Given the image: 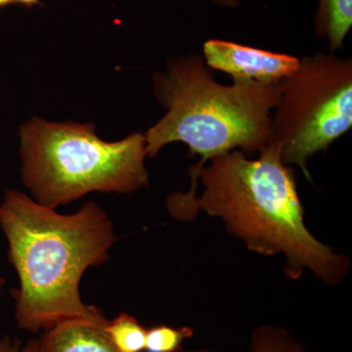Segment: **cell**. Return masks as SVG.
<instances>
[{
    "instance_id": "cell-1",
    "label": "cell",
    "mask_w": 352,
    "mask_h": 352,
    "mask_svg": "<svg viewBox=\"0 0 352 352\" xmlns=\"http://www.w3.org/2000/svg\"><path fill=\"white\" fill-rule=\"evenodd\" d=\"M0 229L19 279L14 294L18 327L45 332L80 320L105 328L108 319L83 302L80 292L85 271L105 263L118 240L98 204L87 201L75 214H62L8 190L0 203Z\"/></svg>"
},
{
    "instance_id": "cell-2",
    "label": "cell",
    "mask_w": 352,
    "mask_h": 352,
    "mask_svg": "<svg viewBox=\"0 0 352 352\" xmlns=\"http://www.w3.org/2000/svg\"><path fill=\"white\" fill-rule=\"evenodd\" d=\"M207 164L197 177L204 191L192 203L190 221L206 212L221 219L249 251L283 254L285 275L293 281L305 270L331 286L344 281L351 261L308 230L295 170L283 163L276 143L270 141L254 160L233 150Z\"/></svg>"
},
{
    "instance_id": "cell-3",
    "label": "cell",
    "mask_w": 352,
    "mask_h": 352,
    "mask_svg": "<svg viewBox=\"0 0 352 352\" xmlns=\"http://www.w3.org/2000/svg\"><path fill=\"white\" fill-rule=\"evenodd\" d=\"M153 90L166 113L144 133L148 157L153 159L173 142L184 143L191 156L201 157L190 168L189 191L175 192L166 200L173 219L190 221L197 177L210 159L233 150L251 157L270 144L279 85L247 80L221 85L203 56L189 54L170 58L164 71L156 72Z\"/></svg>"
},
{
    "instance_id": "cell-4",
    "label": "cell",
    "mask_w": 352,
    "mask_h": 352,
    "mask_svg": "<svg viewBox=\"0 0 352 352\" xmlns=\"http://www.w3.org/2000/svg\"><path fill=\"white\" fill-rule=\"evenodd\" d=\"M23 183L39 205L56 210L87 194H131L149 182L144 133L107 142L94 124L34 117L21 126Z\"/></svg>"
},
{
    "instance_id": "cell-5",
    "label": "cell",
    "mask_w": 352,
    "mask_h": 352,
    "mask_svg": "<svg viewBox=\"0 0 352 352\" xmlns=\"http://www.w3.org/2000/svg\"><path fill=\"white\" fill-rule=\"evenodd\" d=\"M271 116V141L282 161L296 166L307 180V162L325 152L352 126V62L333 53H315L279 83Z\"/></svg>"
},
{
    "instance_id": "cell-6",
    "label": "cell",
    "mask_w": 352,
    "mask_h": 352,
    "mask_svg": "<svg viewBox=\"0 0 352 352\" xmlns=\"http://www.w3.org/2000/svg\"><path fill=\"white\" fill-rule=\"evenodd\" d=\"M203 57L208 68L224 72L233 80H247L278 85L298 69L300 59L232 41L208 39Z\"/></svg>"
},
{
    "instance_id": "cell-7",
    "label": "cell",
    "mask_w": 352,
    "mask_h": 352,
    "mask_svg": "<svg viewBox=\"0 0 352 352\" xmlns=\"http://www.w3.org/2000/svg\"><path fill=\"white\" fill-rule=\"evenodd\" d=\"M88 322H63L43 332L41 352H119L103 330Z\"/></svg>"
},
{
    "instance_id": "cell-8",
    "label": "cell",
    "mask_w": 352,
    "mask_h": 352,
    "mask_svg": "<svg viewBox=\"0 0 352 352\" xmlns=\"http://www.w3.org/2000/svg\"><path fill=\"white\" fill-rule=\"evenodd\" d=\"M352 25V0H319L315 15V32L325 38L330 53L344 45Z\"/></svg>"
},
{
    "instance_id": "cell-9",
    "label": "cell",
    "mask_w": 352,
    "mask_h": 352,
    "mask_svg": "<svg viewBox=\"0 0 352 352\" xmlns=\"http://www.w3.org/2000/svg\"><path fill=\"white\" fill-rule=\"evenodd\" d=\"M103 330L119 352L145 351L147 329L131 315L120 314L112 321H109Z\"/></svg>"
},
{
    "instance_id": "cell-10",
    "label": "cell",
    "mask_w": 352,
    "mask_h": 352,
    "mask_svg": "<svg viewBox=\"0 0 352 352\" xmlns=\"http://www.w3.org/2000/svg\"><path fill=\"white\" fill-rule=\"evenodd\" d=\"M248 352H309L287 329L261 325L252 331Z\"/></svg>"
},
{
    "instance_id": "cell-11",
    "label": "cell",
    "mask_w": 352,
    "mask_h": 352,
    "mask_svg": "<svg viewBox=\"0 0 352 352\" xmlns=\"http://www.w3.org/2000/svg\"><path fill=\"white\" fill-rule=\"evenodd\" d=\"M194 329L173 328L160 325L147 330L145 351L147 352H176L182 349L184 340L191 339Z\"/></svg>"
},
{
    "instance_id": "cell-12",
    "label": "cell",
    "mask_w": 352,
    "mask_h": 352,
    "mask_svg": "<svg viewBox=\"0 0 352 352\" xmlns=\"http://www.w3.org/2000/svg\"><path fill=\"white\" fill-rule=\"evenodd\" d=\"M20 342L9 337L0 338V352H21Z\"/></svg>"
},
{
    "instance_id": "cell-13",
    "label": "cell",
    "mask_w": 352,
    "mask_h": 352,
    "mask_svg": "<svg viewBox=\"0 0 352 352\" xmlns=\"http://www.w3.org/2000/svg\"><path fill=\"white\" fill-rule=\"evenodd\" d=\"M217 6L226 8H237L240 6V0H212Z\"/></svg>"
},
{
    "instance_id": "cell-14",
    "label": "cell",
    "mask_w": 352,
    "mask_h": 352,
    "mask_svg": "<svg viewBox=\"0 0 352 352\" xmlns=\"http://www.w3.org/2000/svg\"><path fill=\"white\" fill-rule=\"evenodd\" d=\"M21 352H41L38 340H32L25 346H22Z\"/></svg>"
},
{
    "instance_id": "cell-15",
    "label": "cell",
    "mask_w": 352,
    "mask_h": 352,
    "mask_svg": "<svg viewBox=\"0 0 352 352\" xmlns=\"http://www.w3.org/2000/svg\"><path fill=\"white\" fill-rule=\"evenodd\" d=\"M15 3L21 4L25 7H32L41 3V0H15Z\"/></svg>"
},
{
    "instance_id": "cell-16",
    "label": "cell",
    "mask_w": 352,
    "mask_h": 352,
    "mask_svg": "<svg viewBox=\"0 0 352 352\" xmlns=\"http://www.w3.org/2000/svg\"><path fill=\"white\" fill-rule=\"evenodd\" d=\"M13 3H15V0H0V8H4Z\"/></svg>"
},
{
    "instance_id": "cell-17",
    "label": "cell",
    "mask_w": 352,
    "mask_h": 352,
    "mask_svg": "<svg viewBox=\"0 0 352 352\" xmlns=\"http://www.w3.org/2000/svg\"><path fill=\"white\" fill-rule=\"evenodd\" d=\"M176 352H217L214 351H210V349H195V351H183V349H179V351Z\"/></svg>"
},
{
    "instance_id": "cell-18",
    "label": "cell",
    "mask_w": 352,
    "mask_h": 352,
    "mask_svg": "<svg viewBox=\"0 0 352 352\" xmlns=\"http://www.w3.org/2000/svg\"><path fill=\"white\" fill-rule=\"evenodd\" d=\"M4 284H6V280L0 277V293H1L2 289H3Z\"/></svg>"
}]
</instances>
